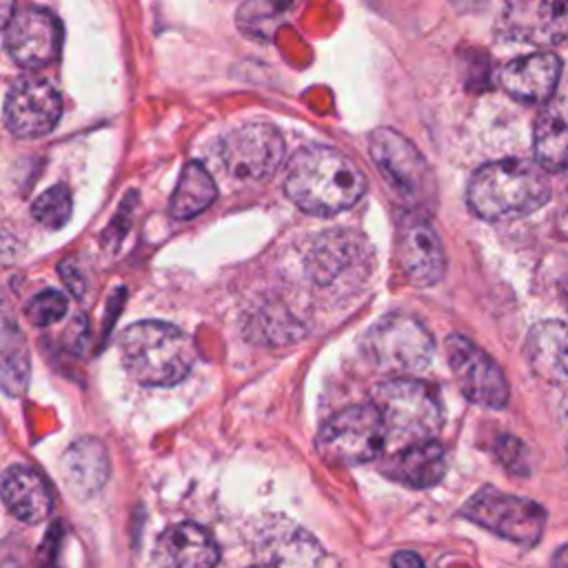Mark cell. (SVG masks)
<instances>
[{"label":"cell","instance_id":"obj_17","mask_svg":"<svg viewBox=\"0 0 568 568\" xmlns=\"http://www.w3.org/2000/svg\"><path fill=\"white\" fill-rule=\"evenodd\" d=\"M0 497L7 510L20 521L36 524L47 519L53 508L51 488L40 473L29 466H9L0 479Z\"/></svg>","mask_w":568,"mask_h":568},{"label":"cell","instance_id":"obj_25","mask_svg":"<svg viewBox=\"0 0 568 568\" xmlns=\"http://www.w3.org/2000/svg\"><path fill=\"white\" fill-rule=\"evenodd\" d=\"M535 155L550 171L568 164V113L559 104L546 109L535 124Z\"/></svg>","mask_w":568,"mask_h":568},{"label":"cell","instance_id":"obj_11","mask_svg":"<svg viewBox=\"0 0 568 568\" xmlns=\"http://www.w3.org/2000/svg\"><path fill=\"white\" fill-rule=\"evenodd\" d=\"M4 47L16 64L42 69L60 55L62 27L58 18L44 9H22L4 29Z\"/></svg>","mask_w":568,"mask_h":568},{"label":"cell","instance_id":"obj_2","mask_svg":"<svg viewBox=\"0 0 568 568\" xmlns=\"http://www.w3.org/2000/svg\"><path fill=\"white\" fill-rule=\"evenodd\" d=\"M550 197V180L528 160L488 162L470 178L466 200L475 215L499 222L528 215Z\"/></svg>","mask_w":568,"mask_h":568},{"label":"cell","instance_id":"obj_36","mask_svg":"<svg viewBox=\"0 0 568 568\" xmlns=\"http://www.w3.org/2000/svg\"><path fill=\"white\" fill-rule=\"evenodd\" d=\"M255 568H268V566H255Z\"/></svg>","mask_w":568,"mask_h":568},{"label":"cell","instance_id":"obj_27","mask_svg":"<svg viewBox=\"0 0 568 568\" xmlns=\"http://www.w3.org/2000/svg\"><path fill=\"white\" fill-rule=\"evenodd\" d=\"M67 308H69L67 297L60 291L47 288L29 302L27 317L36 326H51V324H55L58 320H62L67 315Z\"/></svg>","mask_w":568,"mask_h":568},{"label":"cell","instance_id":"obj_33","mask_svg":"<svg viewBox=\"0 0 568 568\" xmlns=\"http://www.w3.org/2000/svg\"><path fill=\"white\" fill-rule=\"evenodd\" d=\"M561 413H564V417H566V422H568V393H566V397H564V404H561Z\"/></svg>","mask_w":568,"mask_h":568},{"label":"cell","instance_id":"obj_12","mask_svg":"<svg viewBox=\"0 0 568 568\" xmlns=\"http://www.w3.org/2000/svg\"><path fill=\"white\" fill-rule=\"evenodd\" d=\"M62 113V98L53 84L38 78L18 80L4 100V124L16 138L49 133Z\"/></svg>","mask_w":568,"mask_h":568},{"label":"cell","instance_id":"obj_22","mask_svg":"<svg viewBox=\"0 0 568 568\" xmlns=\"http://www.w3.org/2000/svg\"><path fill=\"white\" fill-rule=\"evenodd\" d=\"M264 552L268 568H317L322 559V548L302 528L284 521L273 524L264 535Z\"/></svg>","mask_w":568,"mask_h":568},{"label":"cell","instance_id":"obj_34","mask_svg":"<svg viewBox=\"0 0 568 568\" xmlns=\"http://www.w3.org/2000/svg\"><path fill=\"white\" fill-rule=\"evenodd\" d=\"M564 300H566V304H568V284L564 286Z\"/></svg>","mask_w":568,"mask_h":568},{"label":"cell","instance_id":"obj_29","mask_svg":"<svg viewBox=\"0 0 568 568\" xmlns=\"http://www.w3.org/2000/svg\"><path fill=\"white\" fill-rule=\"evenodd\" d=\"M393 568H426L424 559L413 550H399L393 555Z\"/></svg>","mask_w":568,"mask_h":568},{"label":"cell","instance_id":"obj_5","mask_svg":"<svg viewBox=\"0 0 568 568\" xmlns=\"http://www.w3.org/2000/svg\"><path fill=\"white\" fill-rule=\"evenodd\" d=\"M315 448L326 464L335 466H359L377 459L386 448V439L373 404H357L335 413L320 428Z\"/></svg>","mask_w":568,"mask_h":568},{"label":"cell","instance_id":"obj_15","mask_svg":"<svg viewBox=\"0 0 568 568\" xmlns=\"http://www.w3.org/2000/svg\"><path fill=\"white\" fill-rule=\"evenodd\" d=\"M561 62L550 51H535L521 58H515L501 69V87L508 95L519 102L539 104L546 102L559 82Z\"/></svg>","mask_w":568,"mask_h":568},{"label":"cell","instance_id":"obj_26","mask_svg":"<svg viewBox=\"0 0 568 568\" xmlns=\"http://www.w3.org/2000/svg\"><path fill=\"white\" fill-rule=\"evenodd\" d=\"M73 213L71 191L64 184H55L40 193L31 204V215L47 229H62Z\"/></svg>","mask_w":568,"mask_h":568},{"label":"cell","instance_id":"obj_7","mask_svg":"<svg viewBox=\"0 0 568 568\" xmlns=\"http://www.w3.org/2000/svg\"><path fill=\"white\" fill-rule=\"evenodd\" d=\"M368 151L379 175L404 202H430L435 189L430 166L406 135L388 126L375 129L368 140Z\"/></svg>","mask_w":568,"mask_h":568},{"label":"cell","instance_id":"obj_21","mask_svg":"<svg viewBox=\"0 0 568 568\" xmlns=\"http://www.w3.org/2000/svg\"><path fill=\"white\" fill-rule=\"evenodd\" d=\"M62 477L69 490L82 497L98 493L109 477V457L98 439L73 442L62 457Z\"/></svg>","mask_w":568,"mask_h":568},{"label":"cell","instance_id":"obj_23","mask_svg":"<svg viewBox=\"0 0 568 568\" xmlns=\"http://www.w3.org/2000/svg\"><path fill=\"white\" fill-rule=\"evenodd\" d=\"M29 379V353L20 326L16 324L9 304L0 295V384L7 393L18 395Z\"/></svg>","mask_w":568,"mask_h":568},{"label":"cell","instance_id":"obj_8","mask_svg":"<svg viewBox=\"0 0 568 568\" xmlns=\"http://www.w3.org/2000/svg\"><path fill=\"white\" fill-rule=\"evenodd\" d=\"M462 515L477 526L521 546H535L544 530V508L526 497L501 493L493 486L479 488L464 506Z\"/></svg>","mask_w":568,"mask_h":568},{"label":"cell","instance_id":"obj_9","mask_svg":"<svg viewBox=\"0 0 568 568\" xmlns=\"http://www.w3.org/2000/svg\"><path fill=\"white\" fill-rule=\"evenodd\" d=\"M284 140L275 126L248 122L229 131L217 146L222 166L237 180H264L282 162Z\"/></svg>","mask_w":568,"mask_h":568},{"label":"cell","instance_id":"obj_28","mask_svg":"<svg viewBox=\"0 0 568 568\" xmlns=\"http://www.w3.org/2000/svg\"><path fill=\"white\" fill-rule=\"evenodd\" d=\"M495 453H497L499 462H501L510 473L521 475V473H528V470H530V466H528V462H530L528 448H526V444L519 442L517 437H510V435L499 437V439H497V446H495Z\"/></svg>","mask_w":568,"mask_h":568},{"label":"cell","instance_id":"obj_10","mask_svg":"<svg viewBox=\"0 0 568 568\" xmlns=\"http://www.w3.org/2000/svg\"><path fill=\"white\" fill-rule=\"evenodd\" d=\"M446 357L462 395L486 408H504L510 390L499 364L464 335L446 339Z\"/></svg>","mask_w":568,"mask_h":568},{"label":"cell","instance_id":"obj_14","mask_svg":"<svg viewBox=\"0 0 568 568\" xmlns=\"http://www.w3.org/2000/svg\"><path fill=\"white\" fill-rule=\"evenodd\" d=\"M364 240L366 237L351 231L324 233L306 262L311 277L322 286L339 284L346 277L362 280V273L366 271L364 262L368 257V253H364Z\"/></svg>","mask_w":568,"mask_h":568},{"label":"cell","instance_id":"obj_1","mask_svg":"<svg viewBox=\"0 0 568 568\" xmlns=\"http://www.w3.org/2000/svg\"><path fill=\"white\" fill-rule=\"evenodd\" d=\"M286 195L311 215H335L353 206L366 191V178L344 153L311 146L295 153L286 173Z\"/></svg>","mask_w":568,"mask_h":568},{"label":"cell","instance_id":"obj_16","mask_svg":"<svg viewBox=\"0 0 568 568\" xmlns=\"http://www.w3.org/2000/svg\"><path fill=\"white\" fill-rule=\"evenodd\" d=\"M524 355L530 371L548 382H568V324L559 320H546L530 328Z\"/></svg>","mask_w":568,"mask_h":568},{"label":"cell","instance_id":"obj_19","mask_svg":"<svg viewBox=\"0 0 568 568\" xmlns=\"http://www.w3.org/2000/svg\"><path fill=\"white\" fill-rule=\"evenodd\" d=\"M384 475L393 481H399L410 488H428L442 481V477L448 470V453L437 442H424L415 444L402 450H395L386 464L382 466Z\"/></svg>","mask_w":568,"mask_h":568},{"label":"cell","instance_id":"obj_32","mask_svg":"<svg viewBox=\"0 0 568 568\" xmlns=\"http://www.w3.org/2000/svg\"><path fill=\"white\" fill-rule=\"evenodd\" d=\"M552 568H568V544L561 546L552 557Z\"/></svg>","mask_w":568,"mask_h":568},{"label":"cell","instance_id":"obj_18","mask_svg":"<svg viewBox=\"0 0 568 568\" xmlns=\"http://www.w3.org/2000/svg\"><path fill=\"white\" fill-rule=\"evenodd\" d=\"M158 557L164 568H213L220 559V550L206 528L182 521L162 532Z\"/></svg>","mask_w":568,"mask_h":568},{"label":"cell","instance_id":"obj_4","mask_svg":"<svg viewBox=\"0 0 568 568\" xmlns=\"http://www.w3.org/2000/svg\"><path fill=\"white\" fill-rule=\"evenodd\" d=\"M120 353L129 375L144 386H173L189 375L195 362L189 335L158 320L131 324L120 339Z\"/></svg>","mask_w":568,"mask_h":568},{"label":"cell","instance_id":"obj_13","mask_svg":"<svg viewBox=\"0 0 568 568\" xmlns=\"http://www.w3.org/2000/svg\"><path fill=\"white\" fill-rule=\"evenodd\" d=\"M397 262L415 286H433L446 273V253L433 224L422 213L404 215L397 229Z\"/></svg>","mask_w":568,"mask_h":568},{"label":"cell","instance_id":"obj_20","mask_svg":"<svg viewBox=\"0 0 568 568\" xmlns=\"http://www.w3.org/2000/svg\"><path fill=\"white\" fill-rule=\"evenodd\" d=\"M508 27L530 42H561L568 36V0H521L510 9Z\"/></svg>","mask_w":568,"mask_h":568},{"label":"cell","instance_id":"obj_35","mask_svg":"<svg viewBox=\"0 0 568 568\" xmlns=\"http://www.w3.org/2000/svg\"><path fill=\"white\" fill-rule=\"evenodd\" d=\"M566 180H568V164H566Z\"/></svg>","mask_w":568,"mask_h":568},{"label":"cell","instance_id":"obj_31","mask_svg":"<svg viewBox=\"0 0 568 568\" xmlns=\"http://www.w3.org/2000/svg\"><path fill=\"white\" fill-rule=\"evenodd\" d=\"M13 18V0H0V29H7Z\"/></svg>","mask_w":568,"mask_h":568},{"label":"cell","instance_id":"obj_6","mask_svg":"<svg viewBox=\"0 0 568 568\" xmlns=\"http://www.w3.org/2000/svg\"><path fill=\"white\" fill-rule=\"evenodd\" d=\"M435 342L426 326L404 313H390L364 335L366 357L384 373H417L428 366Z\"/></svg>","mask_w":568,"mask_h":568},{"label":"cell","instance_id":"obj_30","mask_svg":"<svg viewBox=\"0 0 568 568\" xmlns=\"http://www.w3.org/2000/svg\"><path fill=\"white\" fill-rule=\"evenodd\" d=\"M253 4H257L260 9H268V11H286L291 9L297 0H251Z\"/></svg>","mask_w":568,"mask_h":568},{"label":"cell","instance_id":"obj_3","mask_svg":"<svg viewBox=\"0 0 568 568\" xmlns=\"http://www.w3.org/2000/svg\"><path fill=\"white\" fill-rule=\"evenodd\" d=\"M371 404L382 419L384 439L393 453L435 439L444 424L439 393L422 379L395 377L382 382L375 386Z\"/></svg>","mask_w":568,"mask_h":568},{"label":"cell","instance_id":"obj_24","mask_svg":"<svg viewBox=\"0 0 568 568\" xmlns=\"http://www.w3.org/2000/svg\"><path fill=\"white\" fill-rule=\"evenodd\" d=\"M215 197L217 189L211 173L204 169L202 162H189L184 164L178 186L171 195L169 213L175 220H189L209 209Z\"/></svg>","mask_w":568,"mask_h":568}]
</instances>
